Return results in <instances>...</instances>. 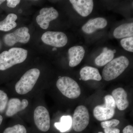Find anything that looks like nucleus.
<instances>
[{
	"instance_id": "nucleus-1",
	"label": "nucleus",
	"mask_w": 133,
	"mask_h": 133,
	"mask_svg": "<svg viewBox=\"0 0 133 133\" xmlns=\"http://www.w3.org/2000/svg\"><path fill=\"white\" fill-rule=\"evenodd\" d=\"M28 52L24 49L16 48L3 51L0 54V70H5L24 62L27 58Z\"/></svg>"
},
{
	"instance_id": "nucleus-2",
	"label": "nucleus",
	"mask_w": 133,
	"mask_h": 133,
	"mask_svg": "<svg viewBox=\"0 0 133 133\" xmlns=\"http://www.w3.org/2000/svg\"><path fill=\"white\" fill-rule=\"evenodd\" d=\"M129 64V59L124 56L113 59L104 67L102 77L107 81L113 80L124 72Z\"/></svg>"
},
{
	"instance_id": "nucleus-3",
	"label": "nucleus",
	"mask_w": 133,
	"mask_h": 133,
	"mask_svg": "<svg viewBox=\"0 0 133 133\" xmlns=\"http://www.w3.org/2000/svg\"><path fill=\"white\" fill-rule=\"evenodd\" d=\"M40 75L37 69H32L26 71L15 86L17 92L20 95L26 94L32 90Z\"/></svg>"
},
{
	"instance_id": "nucleus-4",
	"label": "nucleus",
	"mask_w": 133,
	"mask_h": 133,
	"mask_svg": "<svg viewBox=\"0 0 133 133\" xmlns=\"http://www.w3.org/2000/svg\"><path fill=\"white\" fill-rule=\"evenodd\" d=\"M56 86L62 94L69 98H76L81 94V89L78 83L69 77H60L57 82Z\"/></svg>"
},
{
	"instance_id": "nucleus-5",
	"label": "nucleus",
	"mask_w": 133,
	"mask_h": 133,
	"mask_svg": "<svg viewBox=\"0 0 133 133\" xmlns=\"http://www.w3.org/2000/svg\"><path fill=\"white\" fill-rule=\"evenodd\" d=\"M104 99V104L97 106L94 109V116L99 121H106L112 118L114 115L116 106L112 96L106 95Z\"/></svg>"
},
{
	"instance_id": "nucleus-6",
	"label": "nucleus",
	"mask_w": 133,
	"mask_h": 133,
	"mask_svg": "<svg viewBox=\"0 0 133 133\" xmlns=\"http://www.w3.org/2000/svg\"><path fill=\"white\" fill-rule=\"evenodd\" d=\"M90 122V115L87 108L79 105L74 111L72 119V126L76 132H79L84 130Z\"/></svg>"
},
{
	"instance_id": "nucleus-7",
	"label": "nucleus",
	"mask_w": 133,
	"mask_h": 133,
	"mask_svg": "<svg viewBox=\"0 0 133 133\" xmlns=\"http://www.w3.org/2000/svg\"><path fill=\"white\" fill-rule=\"evenodd\" d=\"M34 119L35 124L40 131L46 132L49 129L50 120L48 109L42 106L36 108L34 111Z\"/></svg>"
},
{
	"instance_id": "nucleus-8",
	"label": "nucleus",
	"mask_w": 133,
	"mask_h": 133,
	"mask_svg": "<svg viewBox=\"0 0 133 133\" xmlns=\"http://www.w3.org/2000/svg\"><path fill=\"white\" fill-rule=\"evenodd\" d=\"M29 29L23 27L17 29L13 33L7 34L4 37V42L8 46H12L17 43H26L30 39Z\"/></svg>"
},
{
	"instance_id": "nucleus-9",
	"label": "nucleus",
	"mask_w": 133,
	"mask_h": 133,
	"mask_svg": "<svg viewBox=\"0 0 133 133\" xmlns=\"http://www.w3.org/2000/svg\"><path fill=\"white\" fill-rule=\"evenodd\" d=\"M41 39L45 44L56 48L64 47L68 42L66 35L60 31H47L43 34Z\"/></svg>"
},
{
	"instance_id": "nucleus-10",
	"label": "nucleus",
	"mask_w": 133,
	"mask_h": 133,
	"mask_svg": "<svg viewBox=\"0 0 133 133\" xmlns=\"http://www.w3.org/2000/svg\"><path fill=\"white\" fill-rule=\"evenodd\" d=\"M58 16V13L54 8H45L41 10L36 21L41 28L47 29L50 22L55 20Z\"/></svg>"
},
{
	"instance_id": "nucleus-11",
	"label": "nucleus",
	"mask_w": 133,
	"mask_h": 133,
	"mask_svg": "<svg viewBox=\"0 0 133 133\" xmlns=\"http://www.w3.org/2000/svg\"><path fill=\"white\" fill-rule=\"evenodd\" d=\"M70 2L75 10L83 17L90 14L93 9L92 0H70Z\"/></svg>"
},
{
	"instance_id": "nucleus-12",
	"label": "nucleus",
	"mask_w": 133,
	"mask_h": 133,
	"mask_svg": "<svg viewBox=\"0 0 133 133\" xmlns=\"http://www.w3.org/2000/svg\"><path fill=\"white\" fill-rule=\"evenodd\" d=\"M28 101L25 99L22 101L17 98L10 99L8 102L6 115L8 117L14 116L18 112L25 109L28 105Z\"/></svg>"
},
{
	"instance_id": "nucleus-13",
	"label": "nucleus",
	"mask_w": 133,
	"mask_h": 133,
	"mask_svg": "<svg viewBox=\"0 0 133 133\" xmlns=\"http://www.w3.org/2000/svg\"><path fill=\"white\" fill-rule=\"evenodd\" d=\"M113 98L117 108L121 111L125 110L128 107L129 102L127 99V94L122 88L115 89L112 93Z\"/></svg>"
},
{
	"instance_id": "nucleus-14",
	"label": "nucleus",
	"mask_w": 133,
	"mask_h": 133,
	"mask_svg": "<svg viewBox=\"0 0 133 133\" xmlns=\"http://www.w3.org/2000/svg\"><path fill=\"white\" fill-rule=\"evenodd\" d=\"M85 51L81 46H75L71 47L68 51L69 58V66L74 67L78 65L84 56Z\"/></svg>"
},
{
	"instance_id": "nucleus-15",
	"label": "nucleus",
	"mask_w": 133,
	"mask_h": 133,
	"mask_svg": "<svg viewBox=\"0 0 133 133\" xmlns=\"http://www.w3.org/2000/svg\"><path fill=\"white\" fill-rule=\"evenodd\" d=\"M107 24V22L104 18L97 17L88 21L82 28L83 31L87 34H92L99 29L105 28Z\"/></svg>"
},
{
	"instance_id": "nucleus-16",
	"label": "nucleus",
	"mask_w": 133,
	"mask_h": 133,
	"mask_svg": "<svg viewBox=\"0 0 133 133\" xmlns=\"http://www.w3.org/2000/svg\"><path fill=\"white\" fill-rule=\"evenodd\" d=\"M80 75L81 78L84 81L89 80L99 81L102 79V77L98 70L92 66L83 67L80 70Z\"/></svg>"
},
{
	"instance_id": "nucleus-17",
	"label": "nucleus",
	"mask_w": 133,
	"mask_h": 133,
	"mask_svg": "<svg viewBox=\"0 0 133 133\" xmlns=\"http://www.w3.org/2000/svg\"><path fill=\"white\" fill-rule=\"evenodd\" d=\"M113 35L115 38L118 39L133 37V23H125L120 25L115 29Z\"/></svg>"
},
{
	"instance_id": "nucleus-18",
	"label": "nucleus",
	"mask_w": 133,
	"mask_h": 133,
	"mask_svg": "<svg viewBox=\"0 0 133 133\" xmlns=\"http://www.w3.org/2000/svg\"><path fill=\"white\" fill-rule=\"evenodd\" d=\"M17 17L14 14L8 15L5 19L0 22V30L7 31L14 28L17 26L16 21Z\"/></svg>"
},
{
	"instance_id": "nucleus-19",
	"label": "nucleus",
	"mask_w": 133,
	"mask_h": 133,
	"mask_svg": "<svg viewBox=\"0 0 133 133\" xmlns=\"http://www.w3.org/2000/svg\"><path fill=\"white\" fill-rule=\"evenodd\" d=\"M114 50H108L103 51L95 59V63L98 66H103L107 64L113 59L114 57Z\"/></svg>"
},
{
	"instance_id": "nucleus-20",
	"label": "nucleus",
	"mask_w": 133,
	"mask_h": 133,
	"mask_svg": "<svg viewBox=\"0 0 133 133\" xmlns=\"http://www.w3.org/2000/svg\"><path fill=\"white\" fill-rule=\"evenodd\" d=\"M72 123V119L71 116L69 115L63 116L60 118V122H56L55 126L61 132H64L70 129Z\"/></svg>"
},
{
	"instance_id": "nucleus-21",
	"label": "nucleus",
	"mask_w": 133,
	"mask_h": 133,
	"mask_svg": "<svg viewBox=\"0 0 133 133\" xmlns=\"http://www.w3.org/2000/svg\"><path fill=\"white\" fill-rule=\"evenodd\" d=\"M3 133H27V131L24 126L17 124L6 128Z\"/></svg>"
},
{
	"instance_id": "nucleus-22",
	"label": "nucleus",
	"mask_w": 133,
	"mask_h": 133,
	"mask_svg": "<svg viewBox=\"0 0 133 133\" xmlns=\"http://www.w3.org/2000/svg\"><path fill=\"white\" fill-rule=\"evenodd\" d=\"M121 44L123 48L130 52L133 51V37H128L122 39Z\"/></svg>"
},
{
	"instance_id": "nucleus-23",
	"label": "nucleus",
	"mask_w": 133,
	"mask_h": 133,
	"mask_svg": "<svg viewBox=\"0 0 133 133\" xmlns=\"http://www.w3.org/2000/svg\"><path fill=\"white\" fill-rule=\"evenodd\" d=\"M8 95L3 91L0 90V112L5 110L8 102Z\"/></svg>"
},
{
	"instance_id": "nucleus-24",
	"label": "nucleus",
	"mask_w": 133,
	"mask_h": 133,
	"mask_svg": "<svg viewBox=\"0 0 133 133\" xmlns=\"http://www.w3.org/2000/svg\"><path fill=\"white\" fill-rule=\"evenodd\" d=\"M120 121L118 120L113 119L109 121H106L102 122L101 123V126L102 128L104 129L109 128H114L119 124Z\"/></svg>"
},
{
	"instance_id": "nucleus-25",
	"label": "nucleus",
	"mask_w": 133,
	"mask_h": 133,
	"mask_svg": "<svg viewBox=\"0 0 133 133\" xmlns=\"http://www.w3.org/2000/svg\"><path fill=\"white\" fill-rule=\"evenodd\" d=\"M7 5L9 8H14L20 3L19 0H7Z\"/></svg>"
},
{
	"instance_id": "nucleus-26",
	"label": "nucleus",
	"mask_w": 133,
	"mask_h": 133,
	"mask_svg": "<svg viewBox=\"0 0 133 133\" xmlns=\"http://www.w3.org/2000/svg\"><path fill=\"white\" fill-rule=\"evenodd\" d=\"M105 133H120L119 129L114 128H109L104 129Z\"/></svg>"
},
{
	"instance_id": "nucleus-27",
	"label": "nucleus",
	"mask_w": 133,
	"mask_h": 133,
	"mask_svg": "<svg viewBox=\"0 0 133 133\" xmlns=\"http://www.w3.org/2000/svg\"><path fill=\"white\" fill-rule=\"evenodd\" d=\"M123 133H133V126L129 125L127 126L123 130Z\"/></svg>"
},
{
	"instance_id": "nucleus-28",
	"label": "nucleus",
	"mask_w": 133,
	"mask_h": 133,
	"mask_svg": "<svg viewBox=\"0 0 133 133\" xmlns=\"http://www.w3.org/2000/svg\"><path fill=\"white\" fill-rule=\"evenodd\" d=\"M3 121V117L2 115H0V125L2 123Z\"/></svg>"
},
{
	"instance_id": "nucleus-29",
	"label": "nucleus",
	"mask_w": 133,
	"mask_h": 133,
	"mask_svg": "<svg viewBox=\"0 0 133 133\" xmlns=\"http://www.w3.org/2000/svg\"><path fill=\"white\" fill-rule=\"evenodd\" d=\"M5 1H3V0H0V5L2 3H3Z\"/></svg>"
},
{
	"instance_id": "nucleus-30",
	"label": "nucleus",
	"mask_w": 133,
	"mask_h": 133,
	"mask_svg": "<svg viewBox=\"0 0 133 133\" xmlns=\"http://www.w3.org/2000/svg\"><path fill=\"white\" fill-rule=\"evenodd\" d=\"M98 133H103L102 132H99Z\"/></svg>"
}]
</instances>
